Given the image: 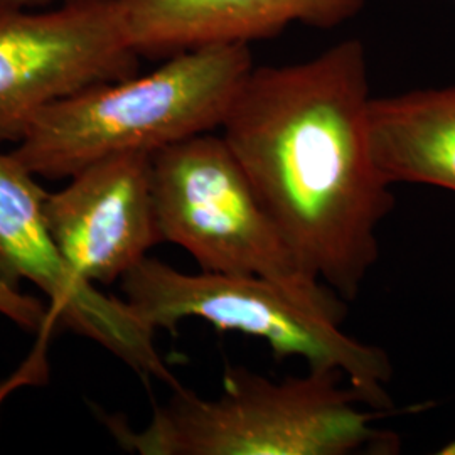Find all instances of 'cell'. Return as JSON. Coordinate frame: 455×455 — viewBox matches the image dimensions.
I'll use <instances>...</instances> for the list:
<instances>
[{
  "mask_svg": "<svg viewBox=\"0 0 455 455\" xmlns=\"http://www.w3.org/2000/svg\"><path fill=\"white\" fill-rule=\"evenodd\" d=\"M370 66L359 39L315 58L253 66L221 135L310 275L355 300L393 210L370 146Z\"/></svg>",
  "mask_w": 455,
  "mask_h": 455,
  "instance_id": "6da1fadb",
  "label": "cell"
},
{
  "mask_svg": "<svg viewBox=\"0 0 455 455\" xmlns=\"http://www.w3.org/2000/svg\"><path fill=\"white\" fill-rule=\"evenodd\" d=\"M338 371L268 379L229 368L225 393L204 400L180 387L150 422L133 432L120 417L105 423L116 442L140 455H347L393 452L395 435L374 427L387 411L366 407Z\"/></svg>",
  "mask_w": 455,
  "mask_h": 455,
  "instance_id": "7a4b0ae2",
  "label": "cell"
},
{
  "mask_svg": "<svg viewBox=\"0 0 455 455\" xmlns=\"http://www.w3.org/2000/svg\"><path fill=\"white\" fill-rule=\"evenodd\" d=\"M253 66L248 44H216L167 58L146 76L105 83L51 105L12 154L46 180H68L118 154H154L221 129Z\"/></svg>",
  "mask_w": 455,
  "mask_h": 455,
  "instance_id": "3957f363",
  "label": "cell"
},
{
  "mask_svg": "<svg viewBox=\"0 0 455 455\" xmlns=\"http://www.w3.org/2000/svg\"><path fill=\"white\" fill-rule=\"evenodd\" d=\"M152 193L164 242L186 250L203 272L267 278L342 321L339 295L300 265L221 133L154 152Z\"/></svg>",
  "mask_w": 455,
  "mask_h": 455,
  "instance_id": "277c9868",
  "label": "cell"
},
{
  "mask_svg": "<svg viewBox=\"0 0 455 455\" xmlns=\"http://www.w3.org/2000/svg\"><path fill=\"white\" fill-rule=\"evenodd\" d=\"M125 300L154 331L201 319L220 331L267 342L276 358H302L309 370L341 373L366 407L390 413L393 364L381 347L342 331L336 317L253 275L186 274L147 257L122 280Z\"/></svg>",
  "mask_w": 455,
  "mask_h": 455,
  "instance_id": "5b68a950",
  "label": "cell"
},
{
  "mask_svg": "<svg viewBox=\"0 0 455 455\" xmlns=\"http://www.w3.org/2000/svg\"><path fill=\"white\" fill-rule=\"evenodd\" d=\"M116 0H63L0 14V144L48 107L139 75Z\"/></svg>",
  "mask_w": 455,
  "mask_h": 455,
  "instance_id": "8992f818",
  "label": "cell"
},
{
  "mask_svg": "<svg viewBox=\"0 0 455 455\" xmlns=\"http://www.w3.org/2000/svg\"><path fill=\"white\" fill-rule=\"evenodd\" d=\"M36 180L12 150L0 152V278L16 287L31 282L48 297L58 324L97 342L144 379L180 388L154 344L156 331L127 300L105 295L66 265L46 225L48 191Z\"/></svg>",
  "mask_w": 455,
  "mask_h": 455,
  "instance_id": "52a82bcc",
  "label": "cell"
},
{
  "mask_svg": "<svg viewBox=\"0 0 455 455\" xmlns=\"http://www.w3.org/2000/svg\"><path fill=\"white\" fill-rule=\"evenodd\" d=\"M49 235L71 272L92 285L124 276L164 243L152 193V154L105 157L44 199Z\"/></svg>",
  "mask_w": 455,
  "mask_h": 455,
  "instance_id": "ba28073f",
  "label": "cell"
},
{
  "mask_svg": "<svg viewBox=\"0 0 455 455\" xmlns=\"http://www.w3.org/2000/svg\"><path fill=\"white\" fill-rule=\"evenodd\" d=\"M140 58L167 60L216 44H251L292 24L334 29L366 0H116Z\"/></svg>",
  "mask_w": 455,
  "mask_h": 455,
  "instance_id": "9c48e42d",
  "label": "cell"
},
{
  "mask_svg": "<svg viewBox=\"0 0 455 455\" xmlns=\"http://www.w3.org/2000/svg\"><path fill=\"white\" fill-rule=\"evenodd\" d=\"M370 146L390 186L415 182L455 193V84L373 97Z\"/></svg>",
  "mask_w": 455,
  "mask_h": 455,
  "instance_id": "30bf717a",
  "label": "cell"
},
{
  "mask_svg": "<svg viewBox=\"0 0 455 455\" xmlns=\"http://www.w3.org/2000/svg\"><path fill=\"white\" fill-rule=\"evenodd\" d=\"M0 315L44 339L58 325L51 309L4 278H0Z\"/></svg>",
  "mask_w": 455,
  "mask_h": 455,
  "instance_id": "8fae6325",
  "label": "cell"
},
{
  "mask_svg": "<svg viewBox=\"0 0 455 455\" xmlns=\"http://www.w3.org/2000/svg\"><path fill=\"white\" fill-rule=\"evenodd\" d=\"M44 373H46V361H44V353L41 349L34 353L33 358L26 363V366H22L17 373L0 383V408L12 391L31 381H37Z\"/></svg>",
  "mask_w": 455,
  "mask_h": 455,
  "instance_id": "7c38bea8",
  "label": "cell"
},
{
  "mask_svg": "<svg viewBox=\"0 0 455 455\" xmlns=\"http://www.w3.org/2000/svg\"><path fill=\"white\" fill-rule=\"evenodd\" d=\"M60 2L63 0H0V14L11 12V11H20V9H41Z\"/></svg>",
  "mask_w": 455,
  "mask_h": 455,
  "instance_id": "4fadbf2b",
  "label": "cell"
},
{
  "mask_svg": "<svg viewBox=\"0 0 455 455\" xmlns=\"http://www.w3.org/2000/svg\"><path fill=\"white\" fill-rule=\"evenodd\" d=\"M442 454H455V440L442 451Z\"/></svg>",
  "mask_w": 455,
  "mask_h": 455,
  "instance_id": "5bb4252c",
  "label": "cell"
},
{
  "mask_svg": "<svg viewBox=\"0 0 455 455\" xmlns=\"http://www.w3.org/2000/svg\"><path fill=\"white\" fill-rule=\"evenodd\" d=\"M454 2H455V0H454Z\"/></svg>",
  "mask_w": 455,
  "mask_h": 455,
  "instance_id": "9a60e30c",
  "label": "cell"
}]
</instances>
